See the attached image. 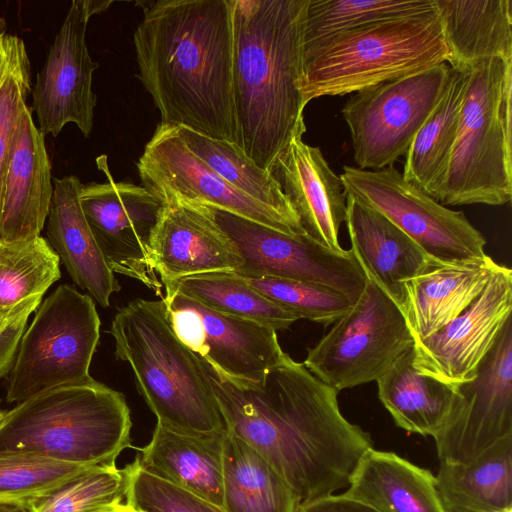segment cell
I'll return each mask as SVG.
<instances>
[{
    "label": "cell",
    "instance_id": "17",
    "mask_svg": "<svg viewBox=\"0 0 512 512\" xmlns=\"http://www.w3.org/2000/svg\"><path fill=\"white\" fill-rule=\"evenodd\" d=\"M112 1L74 0L68 10L46 61L38 72L32 91L33 111L43 136L56 137L73 122L85 137L93 128L97 97L92 89V60L86 44L91 16L106 10Z\"/></svg>",
    "mask_w": 512,
    "mask_h": 512
},
{
    "label": "cell",
    "instance_id": "16",
    "mask_svg": "<svg viewBox=\"0 0 512 512\" xmlns=\"http://www.w3.org/2000/svg\"><path fill=\"white\" fill-rule=\"evenodd\" d=\"M143 186L163 204L183 201L212 206L288 234L302 226L242 194L194 155L177 126L159 123L137 162Z\"/></svg>",
    "mask_w": 512,
    "mask_h": 512
},
{
    "label": "cell",
    "instance_id": "15",
    "mask_svg": "<svg viewBox=\"0 0 512 512\" xmlns=\"http://www.w3.org/2000/svg\"><path fill=\"white\" fill-rule=\"evenodd\" d=\"M434 437L440 462L467 463L512 434V317Z\"/></svg>",
    "mask_w": 512,
    "mask_h": 512
},
{
    "label": "cell",
    "instance_id": "25",
    "mask_svg": "<svg viewBox=\"0 0 512 512\" xmlns=\"http://www.w3.org/2000/svg\"><path fill=\"white\" fill-rule=\"evenodd\" d=\"M225 432L195 435L157 423L151 441L139 449L141 456L136 460L149 473L223 508Z\"/></svg>",
    "mask_w": 512,
    "mask_h": 512
},
{
    "label": "cell",
    "instance_id": "30",
    "mask_svg": "<svg viewBox=\"0 0 512 512\" xmlns=\"http://www.w3.org/2000/svg\"><path fill=\"white\" fill-rule=\"evenodd\" d=\"M222 456L225 512H299L301 501L284 478L227 430Z\"/></svg>",
    "mask_w": 512,
    "mask_h": 512
},
{
    "label": "cell",
    "instance_id": "3",
    "mask_svg": "<svg viewBox=\"0 0 512 512\" xmlns=\"http://www.w3.org/2000/svg\"><path fill=\"white\" fill-rule=\"evenodd\" d=\"M308 0H235L234 108L239 147L264 170L306 132L301 80Z\"/></svg>",
    "mask_w": 512,
    "mask_h": 512
},
{
    "label": "cell",
    "instance_id": "8",
    "mask_svg": "<svg viewBox=\"0 0 512 512\" xmlns=\"http://www.w3.org/2000/svg\"><path fill=\"white\" fill-rule=\"evenodd\" d=\"M100 324L88 294L68 284L58 286L38 306L21 338L6 400L20 403L53 388L94 381L89 369Z\"/></svg>",
    "mask_w": 512,
    "mask_h": 512
},
{
    "label": "cell",
    "instance_id": "40",
    "mask_svg": "<svg viewBox=\"0 0 512 512\" xmlns=\"http://www.w3.org/2000/svg\"><path fill=\"white\" fill-rule=\"evenodd\" d=\"M129 466L125 503L139 512H225L222 507L149 473L136 459Z\"/></svg>",
    "mask_w": 512,
    "mask_h": 512
},
{
    "label": "cell",
    "instance_id": "43",
    "mask_svg": "<svg viewBox=\"0 0 512 512\" xmlns=\"http://www.w3.org/2000/svg\"><path fill=\"white\" fill-rule=\"evenodd\" d=\"M2 26L0 24V70L9 58L15 38L14 35L6 34Z\"/></svg>",
    "mask_w": 512,
    "mask_h": 512
},
{
    "label": "cell",
    "instance_id": "31",
    "mask_svg": "<svg viewBox=\"0 0 512 512\" xmlns=\"http://www.w3.org/2000/svg\"><path fill=\"white\" fill-rule=\"evenodd\" d=\"M469 75V70L452 68L444 95L404 156L403 178L435 200L456 141Z\"/></svg>",
    "mask_w": 512,
    "mask_h": 512
},
{
    "label": "cell",
    "instance_id": "12",
    "mask_svg": "<svg viewBox=\"0 0 512 512\" xmlns=\"http://www.w3.org/2000/svg\"><path fill=\"white\" fill-rule=\"evenodd\" d=\"M200 205L236 249L244 277H272L319 284L355 303L367 275L351 249L335 252L307 234H288L233 213Z\"/></svg>",
    "mask_w": 512,
    "mask_h": 512
},
{
    "label": "cell",
    "instance_id": "28",
    "mask_svg": "<svg viewBox=\"0 0 512 512\" xmlns=\"http://www.w3.org/2000/svg\"><path fill=\"white\" fill-rule=\"evenodd\" d=\"M435 484L445 512H512V434L470 462H440Z\"/></svg>",
    "mask_w": 512,
    "mask_h": 512
},
{
    "label": "cell",
    "instance_id": "20",
    "mask_svg": "<svg viewBox=\"0 0 512 512\" xmlns=\"http://www.w3.org/2000/svg\"><path fill=\"white\" fill-rule=\"evenodd\" d=\"M44 136L31 109L21 112L5 168L0 205V242L40 236L53 195Z\"/></svg>",
    "mask_w": 512,
    "mask_h": 512
},
{
    "label": "cell",
    "instance_id": "19",
    "mask_svg": "<svg viewBox=\"0 0 512 512\" xmlns=\"http://www.w3.org/2000/svg\"><path fill=\"white\" fill-rule=\"evenodd\" d=\"M163 205L152 245V262L163 290L184 277L238 270L241 259L236 249L200 205L177 200Z\"/></svg>",
    "mask_w": 512,
    "mask_h": 512
},
{
    "label": "cell",
    "instance_id": "27",
    "mask_svg": "<svg viewBox=\"0 0 512 512\" xmlns=\"http://www.w3.org/2000/svg\"><path fill=\"white\" fill-rule=\"evenodd\" d=\"M344 493L379 512H445L429 470L374 448L359 460Z\"/></svg>",
    "mask_w": 512,
    "mask_h": 512
},
{
    "label": "cell",
    "instance_id": "23",
    "mask_svg": "<svg viewBox=\"0 0 512 512\" xmlns=\"http://www.w3.org/2000/svg\"><path fill=\"white\" fill-rule=\"evenodd\" d=\"M82 185L75 175L54 180L47 216V241L73 282L106 308L111 295L121 287L83 213L79 200Z\"/></svg>",
    "mask_w": 512,
    "mask_h": 512
},
{
    "label": "cell",
    "instance_id": "22",
    "mask_svg": "<svg viewBox=\"0 0 512 512\" xmlns=\"http://www.w3.org/2000/svg\"><path fill=\"white\" fill-rule=\"evenodd\" d=\"M345 222L362 269L400 308L404 282L437 262L386 216L348 194Z\"/></svg>",
    "mask_w": 512,
    "mask_h": 512
},
{
    "label": "cell",
    "instance_id": "1",
    "mask_svg": "<svg viewBox=\"0 0 512 512\" xmlns=\"http://www.w3.org/2000/svg\"><path fill=\"white\" fill-rule=\"evenodd\" d=\"M199 359L226 430L260 453L301 504L348 487L373 441L342 415L338 391L287 353L257 385L231 382Z\"/></svg>",
    "mask_w": 512,
    "mask_h": 512
},
{
    "label": "cell",
    "instance_id": "2",
    "mask_svg": "<svg viewBox=\"0 0 512 512\" xmlns=\"http://www.w3.org/2000/svg\"><path fill=\"white\" fill-rule=\"evenodd\" d=\"M138 78L161 124L239 146L234 108L235 0L141 2Z\"/></svg>",
    "mask_w": 512,
    "mask_h": 512
},
{
    "label": "cell",
    "instance_id": "9",
    "mask_svg": "<svg viewBox=\"0 0 512 512\" xmlns=\"http://www.w3.org/2000/svg\"><path fill=\"white\" fill-rule=\"evenodd\" d=\"M413 345L399 306L367 276L360 297L308 349L303 364L339 392L377 381Z\"/></svg>",
    "mask_w": 512,
    "mask_h": 512
},
{
    "label": "cell",
    "instance_id": "39",
    "mask_svg": "<svg viewBox=\"0 0 512 512\" xmlns=\"http://www.w3.org/2000/svg\"><path fill=\"white\" fill-rule=\"evenodd\" d=\"M30 88L25 45L15 36L9 58L0 70V205L7 159Z\"/></svg>",
    "mask_w": 512,
    "mask_h": 512
},
{
    "label": "cell",
    "instance_id": "18",
    "mask_svg": "<svg viewBox=\"0 0 512 512\" xmlns=\"http://www.w3.org/2000/svg\"><path fill=\"white\" fill-rule=\"evenodd\" d=\"M511 312L512 271L499 264L482 293L464 312L414 343L416 369L452 385L470 381L512 317Z\"/></svg>",
    "mask_w": 512,
    "mask_h": 512
},
{
    "label": "cell",
    "instance_id": "46",
    "mask_svg": "<svg viewBox=\"0 0 512 512\" xmlns=\"http://www.w3.org/2000/svg\"><path fill=\"white\" fill-rule=\"evenodd\" d=\"M13 309V308H12ZM10 309L9 311L7 312H2L0 313V324L2 323V321L6 318V316L9 314V312L12 310Z\"/></svg>",
    "mask_w": 512,
    "mask_h": 512
},
{
    "label": "cell",
    "instance_id": "6",
    "mask_svg": "<svg viewBox=\"0 0 512 512\" xmlns=\"http://www.w3.org/2000/svg\"><path fill=\"white\" fill-rule=\"evenodd\" d=\"M307 105L449 63L436 8L343 31L303 46Z\"/></svg>",
    "mask_w": 512,
    "mask_h": 512
},
{
    "label": "cell",
    "instance_id": "36",
    "mask_svg": "<svg viewBox=\"0 0 512 512\" xmlns=\"http://www.w3.org/2000/svg\"><path fill=\"white\" fill-rule=\"evenodd\" d=\"M130 466H96L28 501L32 512H108L123 503Z\"/></svg>",
    "mask_w": 512,
    "mask_h": 512
},
{
    "label": "cell",
    "instance_id": "47",
    "mask_svg": "<svg viewBox=\"0 0 512 512\" xmlns=\"http://www.w3.org/2000/svg\"><path fill=\"white\" fill-rule=\"evenodd\" d=\"M6 413H7V410L6 411H1V413H0V425L3 423L4 418L6 416Z\"/></svg>",
    "mask_w": 512,
    "mask_h": 512
},
{
    "label": "cell",
    "instance_id": "10",
    "mask_svg": "<svg viewBox=\"0 0 512 512\" xmlns=\"http://www.w3.org/2000/svg\"><path fill=\"white\" fill-rule=\"evenodd\" d=\"M452 68L441 63L356 92L342 108L357 168L380 170L405 156L444 95Z\"/></svg>",
    "mask_w": 512,
    "mask_h": 512
},
{
    "label": "cell",
    "instance_id": "32",
    "mask_svg": "<svg viewBox=\"0 0 512 512\" xmlns=\"http://www.w3.org/2000/svg\"><path fill=\"white\" fill-rule=\"evenodd\" d=\"M177 129L189 150L226 183L301 225L274 175L248 158L238 145L205 136L189 128Z\"/></svg>",
    "mask_w": 512,
    "mask_h": 512
},
{
    "label": "cell",
    "instance_id": "41",
    "mask_svg": "<svg viewBox=\"0 0 512 512\" xmlns=\"http://www.w3.org/2000/svg\"><path fill=\"white\" fill-rule=\"evenodd\" d=\"M42 296L36 295L22 301L0 324V378L11 372L28 318L41 304Z\"/></svg>",
    "mask_w": 512,
    "mask_h": 512
},
{
    "label": "cell",
    "instance_id": "29",
    "mask_svg": "<svg viewBox=\"0 0 512 512\" xmlns=\"http://www.w3.org/2000/svg\"><path fill=\"white\" fill-rule=\"evenodd\" d=\"M376 382L378 397L397 426L408 433L433 438L442 428L458 394L457 385L416 369L413 346Z\"/></svg>",
    "mask_w": 512,
    "mask_h": 512
},
{
    "label": "cell",
    "instance_id": "45",
    "mask_svg": "<svg viewBox=\"0 0 512 512\" xmlns=\"http://www.w3.org/2000/svg\"><path fill=\"white\" fill-rule=\"evenodd\" d=\"M108 512H139V511L134 509L127 503H121V504L115 506L113 509H111Z\"/></svg>",
    "mask_w": 512,
    "mask_h": 512
},
{
    "label": "cell",
    "instance_id": "34",
    "mask_svg": "<svg viewBox=\"0 0 512 512\" xmlns=\"http://www.w3.org/2000/svg\"><path fill=\"white\" fill-rule=\"evenodd\" d=\"M60 258L47 239L0 242V313L43 295L60 278Z\"/></svg>",
    "mask_w": 512,
    "mask_h": 512
},
{
    "label": "cell",
    "instance_id": "7",
    "mask_svg": "<svg viewBox=\"0 0 512 512\" xmlns=\"http://www.w3.org/2000/svg\"><path fill=\"white\" fill-rule=\"evenodd\" d=\"M456 141L436 200L501 206L512 198V60L469 69Z\"/></svg>",
    "mask_w": 512,
    "mask_h": 512
},
{
    "label": "cell",
    "instance_id": "24",
    "mask_svg": "<svg viewBox=\"0 0 512 512\" xmlns=\"http://www.w3.org/2000/svg\"><path fill=\"white\" fill-rule=\"evenodd\" d=\"M498 265L490 256L475 262L434 263L405 281L400 310L414 343L464 312L482 293Z\"/></svg>",
    "mask_w": 512,
    "mask_h": 512
},
{
    "label": "cell",
    "instance_id": "48",
    "mask_svg": "<svg viewBox=\"0 0 512 512\" xmlns=\"http://www.w3.org/2000/svg\"><path fill=\"white\" fill-rule=\"evenodd\" d=\"M1 411H2V410H1V407H0V413H1Z\"/></svg>",
    "mask_w": 512,
    "mask_h": 512
},
{
    "label": "cell",
    "instance_id": "35",
    "mask_svg": "<svg viewBox=\"0 0 512 512\" xmlns=\"http://www.w3.org/2000/svg\"><path fill=\"white\" fill-rule=\"evenodd\" d=\"M435 9V0H308L303 46L357 27Z\"/></svg>",
    "mask_w": 512,
    "mask_h": 512
},
{
    "label": "cell",
    "instance_id": "33",
    "mask_svg": "<svg viewBox=\"0 0 512 512\" xmlns=\"http://www.w3.org/2000/svg\"><path fill=\"white\" fill-rule=\"evenodd\" d=\"M183 295L226 315L286 330L299 318L249 286L234 272H211L184 277L164 289Z\"/></svg>",
    "mask_w": 512,
    "mask_h": 512
},
{
    "label": "cell",
    "instance_id": "37",
    "mask_svg": "<svg viewBox=\"0 0 512 512\" xmlns=\"http://www.w3.org/2000/svg\"><path fill=\"white\" fill-rule=\"evenodd\" d=\"M260 294L294 313L324 326L333 324L354 304L345 295L322 285L272 277H244Z\"/></svg>",
    "mask_w": 512,
    "mask_h": 512
},
{
    "label": "cell",
    "instance_id": "38",
    "mask_svg": "<svg viewBox=\"0 0 512 512\" xmlns=\"http://www.w3.org/2000/svg\"><path fill=\"white\" fill-rule=\"evenodd\" d=\"M88 468L27 455L0 456V501L28 502Z\"/></svg>",
    "mask_w": 512,
    "mask_h": 512
},
{
    "label": "cell",
    "instance_id": "13",
    "mask_svg": "<svg viewBox=\"0 0 512 512\" xmlns=\"http://www.w3.org/2000/svg\"><path fill=\"white\" fill-rule=\"evenodd\" d=\"M96 164L106 181L82 185L79 194L96 242L114 274L133 278L162 297L152 245L164 205L143 185L115 181L106 155L99 156Z\"/></svg>",
    "mask_w": 512,
    "mask_h": 512
},
{
    "label": "cell",
    "instance_id": "5",
    "mask_svg": "<svg viewBox=\"0 0 512 512\" xmlns=\"http://www.w3.org/2000/svg\"><path fill=\"white\" fill-rule=\"evenodd\" d=\"M122 393L96 380L53 388L7 410L0 456L27 455L83 467L112 466L131 447Z\"/></svg>",
    "mask_w": 512,
    "mask_h": 512
},
{
    "label": "cell",
    "instance_id": "4",
    "mask_svg": "<svg viewBox=\"0 0 512 512\" xmlns=\"http://www.w3.org/2000/svg\"><path fill=\"white\" fill-rule=\"evenodd\" d=\"M110 334L157 423L195 435L226 431L201 361L176 335L162 299L130 301L115 314Z\"/></svg>",
    "mask_w": 512,
    "mask_h": 512
},
{
    "label": "cell",
    "instance_id": "14",
    "mask_svg": "<svg viewBox=\"0 0 512 512\" xmlns=\"http://www.w3.org/2000/svg\"><path fill=\"white\" fill-rule=\"evenodd\" d=\"M161 299L178 338L231 382L261 384L285 353L268 326L217 312L175 289H164Z\"/></svg>",
    "mask_w": 512,
    "mask_h": 512
},
{
    "label": "cell",
    "instance_id": "44",
    "mask_svg": "<svg viewBox=\"0 0 512 512\" xmlns=\"http://www.w3.org/2000/svg\"><path fill=\"white\" fill-rule=\"evenodd\" d=\"M0 512H32L28 502L0 501Z\"/></svg>",
    "mask_w": 512,
    "mask_h": 512
},
{
    "label": "cell",
    "instance_id": "42",
    "mask_svg": "<svg viewBox=\"0 0 512 512\" xmlns=\"http://www.w3.org/2000/svg\"><path fill=\"white\" fill-rule=\"evenodd\" d=\"M299 512H379L369 504L346 495H328L301 504Z\"/></svg>",
    "mask_w": 512,
    "mask_h": 512
},
{
    "label": "cell",
    "instance_id": "11",
    "mask_svg": "<svg viewBox=\"0 0 512 512\" xmlns=\"http://www.w3.org/2000/svg\"><path fill=\"white\" fill-rule=\"evenodd\" d=\"M339 176L345 194L386 216L435 262L467 263L489 256L484 236L462 211L442 205L393 166L364 170L344 165Z\"/></svg>",
    "mask_w": 512,
    "mask_h": 512
},
{
    "label": "cell",
    "instance_id": "26",
    "mask_svg": "<svg viewBox=\"0 0 512 512\" xmlns=\"http://www.w3.org/2000/svg\"><path fill=\"white\" fill-rule=\"evenodd\" d=\"M448 65L467 71L480 61L512 60L511 0H435Z\"/></svg>",
    "mask_w": 512,
    "mask_h": 512
},
{
    "label": "cell",
    "instance_id": "21",
    "mask_svg": "<svg viewBox=\"0 0 512 512\" xmlns=\"http://www.w3.org/2000/svg\"><path fill=\"white\" fill-rule=\"evenodd\" d=\"M294 137L271 171L309 237L344 252L339 230L346 220V194L339 175L330 168L319 147Z\"/></svg>",
    "mask_w": 512,
    "mask_h": 512
}]
</instances>
